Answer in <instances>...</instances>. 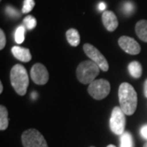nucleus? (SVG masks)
I'll return each mask as SVG.
<instances>
[{
    "label": "nucleus",
    "instance_id": "nucleus-1",
    "mask_svg": "<svg viewBox=\"0 0 147 147\" xmlns=\"http://www.w3.org/2000/svg\"><path fill=\"white\" fill-rule=\"evenodd\" d=\"M120 108L127 115L135 113L137 106V94L134 88L128 83H123L119 88Z\"/></svg>",
    "mask_w": 147,
    "mask_h": 147
},
{
    "label": "nucleus",
    "instance_id": "nucleus-2",
    "mask_svg": "<svg viewBox=\"0 0 147 147\" xmlns=\"http://www.w3.org/2000/svg\"><path fill=\"white\" fill-rule=\"evenodd\" d=\"M10 79L11 86L20 96L26 95L29 86V76L26 68L20 64L15 65L11 69Z\"/></svg>",
    "mask_w": 147,
    "mask_h": 147
},
{
    "label": "nucleus",
    "instance_id": "nucleus-3",
    "mask_svg": "<svg viewBox=\"0 0 147 147\" xmlns=\"http://www.w3.org/2000/svg\"><path fill=\"white\" fill-rule=\"evenodd\" d=\"M100 69L92 61H84L79 64L76 69V75L80 83L90 84L99 74Z\"/></svg>",
    "mask_w": 147,
    "mask_h": 147
},
{
    "label": "nucleus",
    "instance_id": "nucleus-4",
    "mask_svg": "<svg viewBox=\"0 0 147 147\" xmlns=\"http://www.w3.org/2000/svg\"><path fill=\"white\" fill-rule=\"evenodd\" d=\"M21 142L24 147H48L44 137L34 129H28L21 135Z\"/></svg>",
    "mask_w": 147,
    "mask_h": 147
},
{
    "label": "nucleus",
    "instance_id": "nucleus-5",
    "mask_svg": "<svg viewBox=\"0 0 147 147\" xmlns=\"http://www.w3.org/2000/svg\"><path fill=\"white\" fill-rule=\"evenodd\" d=\"M110 91V83L105 79H96L88 86V92L95 100H102L105 98Z\"/></svg>",
    "mask_w": 147,
    "mask_h": 147
},
{
    "label": "nucleus",
    "instance_id": "nucleus-6",
    "mask_svg": "<svg viewBox=\"0 0 147 147\" xmlns=\"http://www.w3.org/2000/svg\"><path fill=\"white\" fill-rule=\"evenodd\" d=\"M126 124L125 114L120 107L115 106L111 113L110 119V127L112 132L116 135H122L124 132Z\"/></svg>",
    "mask_w": 147,
    "mask_h": 147
},
{
    "label": "nucleus",
    "instance_id": "nucleus-7",
    "mask_svg": "<svg viewBox=\"0 0 147 147\" xmlns=\"http://www.w3.org/2000/svg\"><path fill=\"white\" fill-rule=\"evenodd\" d=\"M84 51L85 54L91 59L93 62L96 64L102 71H108L109 64L105 57L100 53V52L90 43H85L84 45Z\"/></svg>",
    "mask_w": 147,
    "mask_h": 147
},
{
    "label": "nucleus",
    "instance_id": "nucleus-8",
    "mask_svg": "<svg viewBox=\"0 0 147 147\" xmlns=\"http://www.w3.org/2000/svg\"><path fill=\"white\" fill-rule=\"evenodd\" d=\"M30 77L34 83L38 85H44L47 83L49 74L47 68L40 63L34 64L30 70Z\"/></svg>",
    "mask_w": 147,
    "mask_h": 147
},
{
    "label": "nucleus",
    "instance_id": "nucleus-9",
    "mask_svg": "<svg viewBox=\"0 0 147 147\" xmlns=\"http://www.w3.org/2000/svg\"><path fill=\"white\" fill-rule=\"evenodd\" d=\"M119 45L125 53L130 55H137L141 52V46L131 37H120L119 38Z\"/></svg>",
    "mask_w": 147,
    "mask_h": 147
},
{
    "label": "nucleus",
    "instance_id": "nucleus-10",
    "mask_svg": "<svg viewBox=\"0 0 147 147\" xmlns=\"http://www.w3.org/2000/svg\"><path fill=\"white\" fill-rule=\"evenodd\" d=\"M102 21L105 29L110 32H113L119 26V21L116 15L111 11H105L102 14Z\"/></svg>",
    "mask_w": 147,
    "mask_h": 147
},
{
    "label": "nucleus",
    "instance_id": "nucleus-11",
    "mask_svg": "<svg viewBox=\"0 0 147 147\" xmlns=\"http://www.w3.org/2000/svg\"><path fill=\"white\" fill-rule=\"evenodd\" d=\"M11 53L17 60L22 62H29L31 61L32 56L30 54V51L28 48L14 46L11 48Z\"/></svg>",
    "mask_w": 147,
    "mask_h": 147
},
{
    "label": "nucleus",
    "instance_id": "nucleus-12",
    "mask_svg": "<svg viewBox=\"0 0 147 147\" xmlns=\"http://www.w3.org/2000/svg\"><path fill=\"white\" fill-rule=\"evenodd\" d=\"M136 34L142 41L147 42V21L142 20L136 25Z\"/></svg>",
    "mask_w": 147,
    "mask_h": 147
},
{
    "label": "nucleus",
    "instance_id": "nucleus-13",
    "mask_svg": "<svg viewBox=\"0 0 147 147\" xmlns=\"http://www.w3.org/2000/svg\"><path fill=\"white\" fill-rule=\"evenodd\" d=\"M66 38L69 43L73 47H77L80 42V35L75 29H69L66 31Z\"/></svg>",
    "mask_w": 147,
    "mask_h": 147
},
{
    "label": "nucleus",
    "instance_id": "nucleus-14",
    "mask_svg": "<svg viewBox=\"0 0 147 147\" xmlns=\"http://www.w3.org/2000/svg\"><path fill=\"white\" fill-rule=\"evenodd\" d=\"M128 72L133 78L138 79L142 76V65L138 61H131L128 65Z\"/></svg>",
    "mask_w": 147,
    "mask_h": 147
},
{
    "label": "nucleus",
    "instance_id": "nucleus-15",
    "mask_svg": "<svg viewBox=\"0 0 147 147\" xmlns=\"http://www.w3.org/2000/svg\"><path fill=\"white\" fill-rule=\"evenodd\" d=\"M8 127V112L5 106H0V130H6Z\"/></svg>",
    "mask_w": 147,
    "mask_h": 147
},
{
    "label": "nucleus",
    "instance_id": "nucleus-16",
    "mask_svg": "<svg viewBox=\"0 0 147 147\" xmlns=\"http://www.w3.org/2000/svg\"><path fill=\"white\" fill-rule=\"evenodd\" d=\"M119 147H134L133 138L130 132L124 131L120 137V146Z\"/></svg>",
    "mask_w": 147,
    "mask_h": 147
},
{
    "label": "nucleus",
    "instance_id": "nucleus-17",
    "mask_svg": "<svg viewBox=\"0 0 147 147\" xmlns=\"http://www.w3.org/2000/svg\"><path fill=\"white\" fill-rule=\"evenodd\" d=\"M25 32L26 29L24 26H20L15 32V41L18 44H21L25 41Z\"/></svg>",
    "mask_w": 147,
    "mask_h": 147
},
{
    "label": "nucleus",
    "instance_id": "nucleus-18",
    "mask_svg": "<svg viewBox=\"0 0 147 147\" xmlns=\"http://www.w3.org/2000/svg\"><path fill=\"white\" fill-rule=\"evenodd\" d=\"M23 24H24V26L26 27L28 30H33L36 26L37 21L33 16H27L24 18Z\"/></svg>",
    "mask_w": 147,
    "mask_h": 147
},
{
    "label": "nucleus",
    "instance_id": "nucleus-19",
    "mask_svg": "<svg viewBox=\"0 0 147 147\" xmlns=\"http://www.w3.org/2000/svg\"><path fill=\"white\" fill-rule=\"evenodd\" d=\"M34 5H35L34 0H25L23 3V7H22V12L28 13L31 11Z\"/></svg>",
    "mask_w": 147,
    "mask_h": 147
},
{
    "label": "nucleus",
    "instance_id": "nucleus-20",
    "mask_svg": "<svg viewBox=\"0 0 147 147\" xmlns=\"http://www.w3.org/2000/svg\"><path fill=\"white\" fill-rule=\"evenodd\" d=\"M6 45V36L3 30H0V49L3 50Z\"/></svg>",
    "mask_w": 147,
    "mask_h": 147
},
{
    "label": "nucleus",
    "instance_id": "nucleus-21",
    "mask_svg": "<svg viewBox=\"0 0 147 147\" xmlns=\"http://www.w3.org/2000/svg\"><path fill=\"white\" fill-rule=\"evenodd\" d=\"M7 12L8 14H10L11 16H18L17 11H16L15 9H13L11 7H7Z\"/></svg>",
    "mask_w": 147,
    "mask_h": 147
},
{
    "label": "nucleus",
    "instance_id": "nucleus-22",
    "mask_svg": "<svg viewBox=\"0 0 147 147\" xmlns=\"http://www.w3.org/2000/svg\"><path fill=\"white\" fill-rule=\"evenodd\" d=\"M141 135H142L144 139H146L147 140V124L142 127V128H141Z\"/></svg>",
    "mask_w": 147,
    "mask_h": 147
},
{
    "label": "nucleus",
    "instance_id": "nucleus-23",
    "mask_svg": "<svg viewBox=\"0 0 147 147\" xmlns=\"http://www.w3.org/2000/svg\"><path fill=\"white\" fill-rule=\"evenodd\" d=\"M133 10V6L131 5V3H127L125 7H124V11H127V12H131Z\"/></svg>",
    "mask_w": 147,
    "mask_h": 147
},
{
    "label": "nucleus",
    "instance_id": "nucleus-24",
    "mask_svg": "<svg viewBox=\"0 0 147 147\" xmlns=\"http://www.w3.org/2000/svg\"><path fill=\"white\" fill-rule=\"evenodd\" d=\"M144 94L147 98V79L145 81V84H144Z\"/></svg>",
    "mask_w": 147,
    "mask_h": 147
},
{
    "label": "nucleus",
    "instance_id": "nucleus-25",
    "mask_svg": "<svg viewBox=\"0 0 147 147\" xmlns=\"http://www.w3.org/2000/svg\"><path fill=\"white\" fill-rule=\"evenodd\" d=\"M105 4L104 3H100V4H99V9L101 11L105 10Z\"/></svg>",
    "mask_w": 147,
    "mask_h": 147
},
{
    "label": "nucleus",
    "instance_id": "nucleus-26",
    "mask_svg": "<svg viewBox=\"0 0 147 147\" xmlns=\"http://www.w3.org/2000/svg\"><path fill=\"white\" fill-rule=\"evenodd\" d=\"M37 96H38V94H37V92H33L31 93V97H32V99H36L37 98Z\"/></svg>",
    "mask_w": 147,
    "mask_h": 147
},
{
    "label": "nucleus",
    "instance_id": "nucleus-27",
    "mask_svg": "<svg viewBox=\"0 0 147 147\" xmlns=\"http://www.w3.org/2000/svg\"><path fill=\"white\" fill-rule=\"evenodd\" d=\"M3 84H2V82H0V93H2V92H3Z\"/></svg>",
    "mask_w": 147,
    "mask_h": 147
},
{
    "label": "nucleus",
    "instance_id": "nucleus-28",
    "mask_svg": "<svg viewBox=\"0 0 147 147\" xmlns=\"http://www.w3.org/2000/svg\"><path fill=\"white\" fill-rule=\"evenodd\" d=\"M107 147H116V146H114V145H109Z\"/></svg>",
    "mask_w": 147,
    "mask_h": 147
},
{
    "label": "nucleus",
    "instance_id": "nucleus-29",
    "mask_svg": "<svg viewBox=\"0 0 147 147\" xmlns=\"http://www.w3.org/2000/svg\"><path fill=\"white\" fill-rule=\"evenodd\" d=\"M143 147H147V142H146V143H145V144H144Z\"/></svg>",
    "mask_w": 147,
    "mask_h": 147
},
{
    "label": "nucleus",
    "instance_id": "nucleus-30",
    "mask_svg": "<svg viewBox=\"0 0 147 147\" xmlns=\"http://www.w3.org/2000/svg\"><path fill=\"white\" fill-rule=\"evenodd\" d=\"M90 147H95V146H90Z\"/></svg>",
    "mask_w": 147,
    "mask_h": 147
}]
</instances>
